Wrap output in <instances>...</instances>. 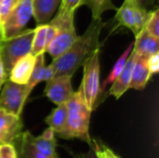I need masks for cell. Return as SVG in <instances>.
Segmentation results:
<instances>
[{"mask_svg":"<svg viewBox=\"0 0 159 158\" xmlns=\"http://www.w3.org/2000/svg\"><path fill=\"white\" fill-rule=\"evenodd\" d=\"M46 123L54 131V133H61L67 121V106L66 103H61L57 105L55 109L52 110L50 115L46 117Z\"/></svg>","mask_w":159,"mask_h":158,"instance_id":"17","label":"cell"},{"mask_svg":"<svg viewBox=\"0 0 159 158\" xmlns=\"http://www.w3.org/2000/svg\"><path fill=\"white\" fill-rule=\"evenodd\" d=\"M72 76L69 74L56 75L47 81L45 95L56 105L66 103L74 95L75 91L71 82Z\"/></svg>","mask_w":159,"mask_h":158,"instance_id":"8","label":"cell"},{"mask_svg":"<svg viewBox=\"0 0 159 158\" xmlns=\"http://www.w3.org/2000/svg\"><path fill=\"white\" fill-rule=\"evenodd\" d=\"M61 0H32L33 17L37 25L47 24L55 11L59 8Z\"/></svg>","mask_w":159,"mask_h":158,"instance_id":"14","label":"cell"},{"mask_svg":"<svg viewBox=\"0 0 159 158\" xmlns=\"http://www.w3.org/2000/svg\"><path fill=\"white\" fill-rule=\"evenodd\" d=\"M34 63L35 57L32 53L25 55L14 64L7 79L18 84H27L34 70Z\"/></svg>","mask_w":159,"mask_h":158,"instance_id":"11","label":"cell"},{"mask_svg":"<svg viewBox=\"0 0 159 158\" xmlns=\"http://www.w3.org/2000/svg\"><path fill=\"white\" fill-rule=\"evenodd\" d=\"M132 3L133 0H124L121 7L116 9V20L118 21L119 25L129 28L133 34H135Z\"/></svg>","mask_w":159,"mask_h":158,"instance_id":"18","label":"cell"},{"mask_svg":"<svg viewBox=\"0 0 159 158\" xmlns=\"http://www.w3.org/2000/svg\"><path fill=\"white\" fill-rule=\"evenodd\" d=\"M3 86V83L2 82H0V89H1V87Z\"/></svg>","mask_w":159,"mask_h":158,"instance_id":"34","label":"cell"},{"mask_svg":"<svg viewBox=\"0 0 159 158\" xmlns=\"http://www.w3.org/2000/svg\"><path fill=\"white\" fill-rule=\"evenodd\" d=\"M20 0H0V21L1 23L10 12V10L20 2Z\"/></svg>","mask_w":159,"mask_h":158,"instance_id":"26","label":"cell"},{"mask_svg":"<svg viewBox=\"0 0 159 158\" xmlns=\"http://www.w3.org/2000/svg\"><path fill=\"white\" fill-rule=\"evenodd\" d=\"M74 18L75 12L58 8L57 14L49 21V24L57 28L55 37L46 49V52H48L53 60L64 53L77 38Z\"/></svg>","mask_w":159,"mask_h":158,"instance_id":"3","label":"cell"},{"mask_svg":"<svg viewBox=\"0 0 159 158\" xmlns=\"http://www.w3.org/2000/svg\"><path fill=\"white\" fill-rule=\"evenodd\" d=\"M89 146L94 149L98 158H120L99 139L91 138V144Z\"/></svg>","mask_w":159,"mask_h":158,"instance_id":"24","label":"cell"},{"mask_svg":"<svg viewBox=\"0 0 159 158\" xmlns=\"http://www.w3.org/2000/svg\"><path fill=\"white\" fill-rule=\"evenodd\" d=\"M83 66L84 75L79 88L87 106L93 112L102 102L100 85V50L96 51Z\"/></svg>","mask_w":159,"mask_h":158,"instance_id":"5","label":"cell"},{"mask_svg":"<svg viewBox=\"0 0 159 158\" xmlns=\"http://www.w3.org/2000/svg\"><path fill=\"white\" fill-rule=\"evenodd\" d=\"M81 1L82 0H61L59 8L65 11L75 12V10L80 7Z\"/></svg>","mask_w":159,"mask_h":158,"instance_id":"27","label":"cell"},{"mask_svg":"<svg viewBox=\"0 0 159 158\" xmlns=\"http://www.w3.org/2000/svg\"><path fill=\"white\" fill-rule=\"evenodd\" d=\"M0 158H17L16 150L12 143L0 145Z\"/></svg>","mask_w":159,"mask_h":158,"instance_id":"28","label":"cell"},{"mask_svg":"<svg viewBox=\"0 0 159 158\" xmlns=\"http://www.w3.org/2000/svg\"><path fill=\"white\" fill-rule=\"evenodd\" d=\"M22 128L20 117L0 110V145L12 143L22 132Z\"/></svg>","mask_w":159,"mask_h":158,"instance_id":"9","label":"cell"},{"mask_svg":"<svg viewBox=\"0 0 159 158\" xmlns=\"http://www.w3.org/2000/svg\"><path fill=\"white\" fill-rule=\"evenodd\" d=\"M34 34V29H27L10 38L0 39V59L7 77L14 64L31 53Z\"/></svg>","mask_w":159,"mask_h":158,"instance_id":"4","label":"cell"},{"mask_svg":"<svg viewBox=\"0 0 159 158\" xmlns=\"http://www.w3.org/2000/svg\"><path fill=\"white\" fill-rule=\"evenodd\" d=\"M73 158H98L94 149L89 146V150L87 153H79L73 155Z\"/></svg>","mask_w":159,"mask_h":158,"instance_id":"30","label":"cell"},{"mask_svg":"<svg viewBox=\"0 0 159 158\" xmlns=\"http://www.w3.org/2000/svg\"><path fill=\"white\" fill-rule=\"evenodd\" d=\"M12 144L16 150L17 158H48L34 147L33 135L29 131H22Z\"/></svg>","mask_w":159,"mask_h":158,"instance_id":"15","label":"cell"},{"mask_svg":"<svg viewBox=\"0 0 159 158\" xmlns=\"http://www.w3.org/2000/svg\"><path fill=\"white\" fill-rule=\"evenodd\" d=\"M88 6L92 13V19H101L102 15L106 10H116L117 7L112 0H82L81 5Z\"/></svg>","mask_w":159,"mask_h":158,"instance_id":"20","label":"cell"},{"mask_svg":"<svg viewBox=\"0 0 159 158\" xmlns=\"http://www.w3.org/2000/svg\"><path fill=\"white\" fill-rule=\"evenodd\" d=\"M47 29H48V23L37 25L36 28L34 29V34L32 42V48H31V53L34 57L46 52Z\"/></svg>","mask_w":159,"mask_h":158,"instance_id":"19","label":"cell"},{"mask_svg":"<svg viewBox=\"0 0 159 158\" xmlns=\"http://www.w3.org/2000/svg\"><path fill=\"white\" fill-rule=\"evenodd\" d=\"M151 75L152 74L147 65V58L139 56L135 53V61L133 65L129 88L143 90L145 88Z\"/></svg>","mask_w":159,"mask_h":158,"instance_id":"13","label":"cell"},{"mask_svg":"<svg viewBox=\"0 0 159 158\" xmlns=\"http://www.w3.org/2000/svg\"><path fill=\"white\" fill-rule=\"evenodd\" d=\"M45 57L44 53L40 54L35 57V63L34 66V70L32 72V74L30 76L29 81L27 82V88L29 92L31 93L34 88L39 83L44 81V74H45Z\"/></svg>","mask_w":159,"mask_h":158,"instance_id":"21","label":"cell"},{"mask_svg":"<svg viewBox=\"0 0 159 158\" xmlns=\"http://www.w3.org/2000/svg\"><path fill=\"white\" fill-rule=\"evenodd\" d=\"M132 49H133V43H131V44L128 47V48L122 53V55H121V56L119 57V59L116 61V62L115 63V65H114L112 71L110 72L109 75H108L107 78L104 80L102 88H105V87H106L107 85L112 84V83L116 80V78L119 75V74L122 72V70H123V68H124V66H125V64H126V62H127V60H128V58H129V54H130V52H131Z\"/></svg>","mask_w":159,"mask_h":158,"instance_id":"22","label":"cell"},{"mask_svg":"<svg viewBox=\"0 0 159 158\" xmlns=\"http://www.w3.org/2000/svg\"><path fill=\"white\" fill-rule=\"evenodd\" d=\"M67 121L59 137L64 140L79 139L89 145L91 144L89 135V122L92 111L87 106L81 88L75 91L72 98L66 102Z\"/></svg>","mask_w":159,"mask_h":158,"instance_id":"2","label":"cell"},{"mask_svg":"<svg viewBox=\"0 0 159 158\" xmlns=\"http://www.w3.org/2000/svg\"><path fill=\"white\" fill-rule=\"evenodd\" d=\"M29 95L30 92L26 84H18L7 79L5 81L0 94V110L8 115L20 117Z\"/></svg>","mask_w":159,"mask_h":158,"instance_id":"7","label":"cell"},{"mask_svg":"<svg viewBox=\"0 0 159 158\" xmlns=\"http://www.w3.org/2000/svg\"><path fill=\"white\" fill-rule=\"evenodd\" d=\"M7 76L5 73V69H4L3 63H2L1 59H0V82H2L4 84L5 81H7Z\"/></svg>","mask_w":159,"mask_h":158,"instance_id":"32","label":"cell"},{"mask_svg":"<svg viewBox=\"0 0 159 158\" xmlns=\"http://www.w3.org/2000/svg\"><path fill=\"white\" fill-rule=\"evenodd\" d=\"M104 26L101 19H92L83 34L77 36L71 47L50 63L54 76L73 74L83 66L96 51L100 50V35Z\"/></svg>","mask_w":159,"mask_h":158,"instance_id":"1","label":"cell"},{"mask_svg":"<svg viewBox=\"0 0 159 158\" xmlns=\"http://www.w3.org/2000/svg\"><path fill=\"white\" fill-rule=\"evenodd\" d=\"M34 147L42 155L48 158H58L56 153V139L54 131L48 127L37 137L33 136Z\"/></svg>","mask_w":159,"mask_h":158,"instance_id":"16","label":"cell"},{"mask_svg":"<svg viewBox=\"0 0 159 158\" xmlns=\"http://www.w3.org/2000/svg\"><path fill=\"white\" fill-rule=\"evenodd\" d=\"M147 65L151 74H157L159 71V52L147 58Z\"/></svg>","mask_w":159,"mask_h":158,"instance_id":"29","label":"cell"},{"mask_svg":"<svg viewBox=\"0 0 159 158\" xmlns=\"http://www.w3.org/2000/svg\"><path fill=\"white\" fill-rule=\"evenodd\" d=\"M135 38L133 50L137 55L148 58L151 55L159 52L158 38L152 35L144 27L135 36Z\"/></svg>","mask_w":159,"mask_h":158,"instance_id":"12","label":"cell"},{"mask_svg":"<svg viewBox=\"0 0 159 158\" xmlns=\"http://www.w3.org/2000/svg\"><path fill=\"white\" fill-rule=\"evenodd\" d=\"M144 28L155 37L159 39V9L152 10Z\"/></svg>","mask_w":159,"mask_h":158,"instance_id":"25","label":"cell"},{"mask_svg":"<svg viewBox=\"0 0 159 158\" xmlns=\"http://www.w3.org/2000/svg\"><path fill=\"white\" fill-rule=\"evenodd\" d=\"M32 17V0H20L3 20L0 34L1 39H7L21 33L25 30Z\"/></svg>","mask_w":159,"mask_h":158,"instance_id":"6","label":"cell"},{"mask_svg":"<svg viewBox=\"0 0 159 158\" xmlns=\"http://www.w3.org/2000/svg\"><path fill=\"white\" fill-rule=\"evenodd\" d=\"M1 28H2V23H1V21H0V34H1Z\"/></svg>","mask_w":159,"mask_h":158,"instance_id":"33","label":"cell"},{"mask_svg":"<svg viewBox=\"0 0 159 158\" xmlns=\"http://www.w3.org/2000/svg\"><path fill=\"white\" fill-rule=\"evenodd\" d=\"M136 2L143 8L148 9V10H152L151 8L155 6L157 0H136Z\"/></svg>","mask_w":159,"mask_h":158,"instance_id":"31","label":"cell"},{"mask_svg":"<svg viewBox=\"0 0 159 158\" xmlns=\"http://www.w3.org/2000/svg\"><path fill=\"white\" fill-rule=\"evenodd\" d=\"M134 61H135V52L132 49L122 72L116 78V80L112 83V86L108 92L109 95L114 96L116 100H118L120 97H122V95L128 89H129Z\"/></svg>","mask_w":159,"mask_h":158,"instance_id":"10","label":"cell"},{"mask_svg":"<svg viewBox=\"0 0 159 158\" xmlns=\"http://www.w3.org/2000/svg\"><path fill=\"white\" fill-rule=\"evenodd\" d=\"M132 10H133V19H134V26H135V34L134 35L136 36L141 30L144 27L152 10L145 9L142 7L136 0H133L132 3Z\"/></svg>","mask_w":159,"mask_h":158,"instance_id":"23","label":"cell"}]
</instances>
